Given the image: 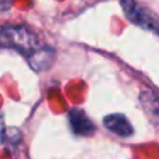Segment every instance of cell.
<instances>
[{
    "label": "cell",
    "mask_w": 159,
    "mask_h": 159,
    "mask_svg": "<svg viewBox=\"0 0 159 159\" xmlns=\"http://www.w3.org/2000/svg\"><path fill=\"white\" fill-rule=\"evenodd\" d=\"M2 45L4 48H10L30 60L39 50L43 49V45L39 42V38L34 31L24 25H8L2 28Z\"/></svg>",
    "instance_id": "6da1fadb"
},
{
    "label": "cell",
    "mask_w": 159,
    "mask_h": 159,
    "mask_svg": "<svg viewBox=\"0 0 159 159\" xmlns=\"http://www.w3.org/2000/svg\"><path fill=\"white\" fill-rule=\"evenodd\" d=\"M121 7L130 22L159 35V18L151 10L141 6L135 0H121Z\"/></svg>",
    "instance_id": "7a4b0ae2"
},
{
    "label": "cell",
    "mask_w": 159,
    "mask_h": 159,
    "mask_svg": "<svg viewBox=\"0 0 159 159\" xmlns=\"http://www.w3.org/2000/svg\"><path fill=\"white\" fill-rule=\"evenodd\" d=\"M69 123L71 130L77 135L87 137L95 131V126L91 121V119L82 112L81 109H71L69 112Z\"/></svg>",
    "instance_id": "3957f363"
},
{
    "label": "cell",
    "mask_w": 159,
    "mask_h": 159,
    "mask_svg": "<svg viewBox=\"0 0 159 159\" xmlns=\"http://www.w3.org/2000/svg\"><path fill=\"white\" fill-rule=\"evenodd\" d=\"M103 124L110 133L119 135V137H130L134 133L129 119L124 115H120V113L106 116L103 120Z\"/></svg>",
    "instance_id": "277c9868"
},
{
    "label": "cell",
    "mask_w": 159,
    "mask_h": 159,
    "mask_svg": "<svg viewBox=\"0 0 159 159\" xmlns=\"http://www.w3.org/2000/svg\"><path fill=\"white\" fill-rule=\"evenodd\" d=\"M140 102L144 112L154 123H159V99L151 91H143L140 95Z\"/></svg>",
    "instance_id": "5b68a950"
}]
</instances>
